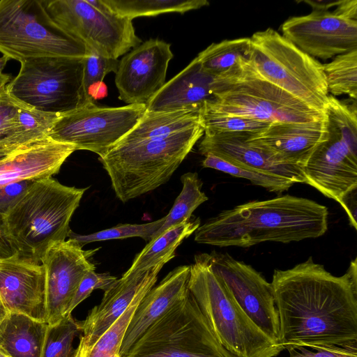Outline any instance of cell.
<instances>
[{
  "instance_id": "f546056e",
  "label": "cell",
  "mask_w": 357,
  "mask_h": 357,
  "mask_svg": "<svg viewBox=\"0 0 357 357\" xmlns=\"http://www.w3.org/2000/svg\"><path fill=\"white\" fill-rule=\"evenodd\" d=\"M181 181L183 184L182 190L176 198L169 213L165 216L164 224L156 231L152 239L172 227L188 220L195 209L208 199L202 190L203 183L197 173H185L181 176Z\"/></svg>"
},
{
  "instance_id": "b9f144b4",
  "label": "cell",
  "mask_w": 357,
  "mask_h": 357,
  "mask_svg": "<svg viewBox=\"0 0 357 357\" xmlns=\"http://www.w3.org/2000/svg\"><path fill=\"white\" fill-rule=\"evenodd\" d=\"M338 203H340L345 210L351 227L356 229L357 188L346 192L341 197Z\"/></svg>"
},
{
  "instance_id": "5bb4252c",
  "label": "cell",
  "mask_w": 357,
  "mask_h": 357,
  "mask_svg": "<svg viewBox=\"0 0 357 357\" xmlns=\"http://www.w3.org/2000/svg\"><path fill=\"white\" fill-rule=\"evenodd\" d=\"M282 36L313 58L327 60L357 49V1H338L335 8L313 9L281 25Z\"/></svg>"
},
{
  "instance_id": "603a6c76",
  "label": "cell",
  "mask_w": 357,
  "mask_h": 357,
  "mask_svg": "<svg viewBox=\"0 0 357 357\" xmlns=\"http://www.w3.org/2000/svg\"><path fill=\"white\" fill-rule=\"evenodd\" d=\"M190 271V266H177L144 296L126 331L120 349L121 357L153 324L188 295Z\"/></svg>"
},
{
  "instance_id": "ab89813d",
  "label": "cell",
  "mask_w": 357,
  "mask_h": 357,
  "mask_svg": "<svg viewBox=\"0 0 357 357\" xmlns=\"http://www.w3.org/2000/svg\"><path fill=\"white\" fill-rule=\"evenodd\" d=\"M36 181H22L0 187V214L5 215L21 199Z\"/></svg>"
},
{
  "instance_id": "ba28073f",
  "label": "cell",
  "mask_w": 357,
  "mask_h": 357,
  "mask_svg": "<svg viewBox=\"0 0 357 357\" xmlns=\"http://www.w3.org/2000/svg\"><path fill=\"white\" fill-rule=\"evenodd\" d=\"M0 52L21 62L48 56L84 58L91 50L54 22L42 0H1Z\"/></svg>"
},
{
  "instance_id": "e575fe53",
  "label": "cell",
  "mask_w": 357,
  "mask_h": 357,
  "mask_svg": "<svg viewBox=\"0 0 357 357\" xmlns=\"http://www.w3.org/2000/svg\"><path fill=\"white\" fill-rule=\"evenodd\" d=\"M79 332V321L71 314L48 324L40 357H74L73 342Z\"/></svg>"
},
{
  "instance_id": "74e56055",
  "label": "cell",
  "mask_w": 357,
  "mask_h": 357,
  "mask_svg": "<svg viewBox=\"0 0 357 357\" xmlns=\"http://www.w3.org/2000/svg\"><path fill=\"white\" fill-rule=\"evenodd\" d=\"M117 278L108 273H97L95 271L88 272L82 280L77 291L70 303L68 314L84 299L88 298L94 289H109L117 280Z\"/></svg>"
},
{
  "instance_id": "6da1fadb",
  "label": "cell",
  "mask_w": 357,
  "mask_h": 357,
  "mask_svg": "<svg viewBox=\"0 0 357 357\" xmlns=\"http://www.w3.org/2000/svg\"><path fill=\"white\" fill-rule=\"evenodd\" d=\"M271 284L283 350L357 345L356 258L335 276L310 257L275 270Z\"/></svg>"
},
{
  "instance_id": "d590c367",
  "label": "cell",
  "mask_w": 357,
  "mask_h": 357,
  "mask_svg": "<svg viewBox=\"0 0 357 357\" xmlns=\"http://www.w3.org/2000/svg\"><path fill=\"white\" fill-rule=\"evenodd\" d=\"M164 222L165 217L144 224H120L88 235H79L70 231L68 237L75 240L82 247L96 241L132 237H139L149 242Z\"/></svg>"
},
{
  "instance_id": "836d02e7",
  "label": "cell",
  "mask_w": 357,
  "mask_h": 357,
  "mask_svg": "<svg viewBox=\"0 0 357 357\" xmlns=\"http://www.w3.org/2000/svg\"><path fill=\"white\" fill-rule=\"evenodd\" d=\"M200 118L204 133H257L264 130L271 124L248 116L219 111L208 104H205L200 110Z\"/></svg>"
},
{
  "instance_id": "ee69618b",
  "label": "cell",
  "mask_w": 357,
  "mask_h": 357,
  "mask_svg": "<svg viewBox=\"0 0 357 357\" xmlns=\"http://www.w3.org/2000/svg\"><path fill=\"white\" fill-rule=\"evenodd\" d=\"M8 60L10 59L5 56L0 57V96L6 92V86L12 80L10 75L3 73V70Z\"/></svg>"
},
{
  "instance_id": "e0dca14e",
  "label": "cell",
  "mask_w": 357,
  "mask_h": 357,
  "mask_svg": "<svg viewBox=\"0 0 357 357\" xmlns=\"http://www.w3.org/2000/svg\"><path fill=\"white\" fill-rule=\"evenodd\" d=\"M173 56L170 44L158 39L133 48L119 61L116 72L119 98L128 105L146 104L165 85Z\"/></svg>"
},
{
  "instance_id": "9a60e30c",
  "label": "cell",
  "mask_w": 357,
  "mask_h": 357,
  "mask_svg": "<svg viewBox=\"0 0 357 357\" xmlns=\"http://www.w3.org/2000/svg\"><path fill=\"white\" fill-rule=\"evenodd\" d=\"M208 257L213 271L223 280L245 313L278 344L279 318L271 282L252 266L227 253L213 251Z\"/></svg>"
},
{
  "instance_id": "7dc6e473",
  "label": "cell",
  "mask_w": 357,
  "mask_h": 357,
  "mask_svg": "<svg viewBox=\"0 0 357 357\" xmlns=\"http://www.w3.org/2000/svg\"><path fill=\"white\" fill-rule=\"evenodd\" d=\"M0 357H7L3 353L0 351Z\"/></svg>"
},
{
  "instance_id": "f1b7e54d",
  "label": "cell",
  "mask_w": 357,
  "mask_h": 357,
  "mask_svg": "<svg viewBox=\"0 0 357 357\" xmlns=\"http://www.w3.org/2000/svg\"><path fill=\"white\" fill-rule=\"evenodd\" d=\"M118 15L131 20L162 13H184L209 5L206 0H103Z\"/></svg>"
},
{
  "instance_id": "484cf974",
  "label": "cell",
  "mask_w": 357,
  "mask_h": 357,
  "mask_svg": "<svg viewBox=\"0 0 357 357\" xmlns=\"http://www.w3.org/2000/svg\"><path fill=\"white\" fill-rule=\"evenodd\" d=\"M199 226V218L191 217L188 220L168 229L148 242L123 275L145 271L158 265L164 266L175 257V251L183 241Z\"/></svg>"
},
{
  "instance_id": "52a82bcc",
  "label": "cell",
  "mask_w": 357,
  "mask_h": 357,
  "mask_svg": "<svg viewBox=\"0 0 357 357\" xmlns=\"http://www.w3.org/2000/svg\"><path fill=\"white\" fill-rule=\"evenodd\" d=\"M250 38V64L258 75L324 112L329 95L322 63L271 28Z\"/></svg>"
},
{
  "instance_id": "ffe728a7",
  "label": "cell",
  "mask_w": 357,
  "mask_h": 357,
  "mask_svg": "<svg viewBox=\"0 0 357 357\" xmlns=\"http://www.w3.org/2000/svg\"><path fill=\"white\" fill-rule=\"evenodd\" d=\"M250 132L204 133L199 144L203 155L212 154L231 162L275 175L294 183H305L302 167L280 161L248 140Z\"/></svg>"
},
{
  "instance_id": "9c48e42d",
  "label": "cell",
  "mask_w": 357,
  "mask_h": 357,
  "mask_svg": "<svg viewBox=\"0 0 357 357\" xmlns=\"http://www.w3.org/2000/svg\"><path fill=\"white\" fill-rule=\"evenodd\" d=\"M20 63L19 73L6 86L7 93L20 103L58 115L89 103L83 58L48 56Z\"/></svg>"
},
{
  "instance_id": "d6a6232c",
  "label": "cell",
  "mask_w": 357,
  "mask_h": 357,
  "mask_svg": "<svg viewBox=\"0 0 357 357\" xmlns=\"http://www.w3.org/2000/svg\"><path fill=\"white\" fill-rule=\"evenodd\" d=\"M205 168H211L232 176L249 180L252 184L273 192H282L289 189L294 183L282 177L258 169L242 166L212 154H207L202 162Z\"/></svg>"
},
{
  "instance_id": "3957f363",
  "label": "cell",
  "mask_w": 357,
  "mask_h": 357,
  "mask_svg": "<svg viewBox=\"0 0 357 357\" xmlns=\"http://www.w3.org/2000/svg\"><path fill=\"white\" fill-rule=\"evenodd\" d=\"M204 134L200 123L166 137L118 143L98 159L126 203L166 183Z\"/></svg>"
},
{
  "instance_id": "cb8c5ba5",
  "label": "cell",
  "mask_w": 357,
  "mask_h": 357,
  "mask_svg": "<svg viewBox=\"0 0 357 357\" xmlns=\"http://www.w3.org/2000/svg\"><path fill=\"white\" fill-rule=\"evenodd\" d=\"M215 92V77L202 69L195 57L147 102L146 111H200L205 104L216 101Z\"/></svg>"
},
{
  "instance_id": "83f0119b",
  "label": "cell",
  "mask_w": 357,
  "mask_h": 357,
  "mask_svg": "<svg viewBox=\"0 0 357 357\" xmlns=\"http://www.w3.org/2000/svg\"><path fill=\"white\" fill-rule=\"evenodd\" d=\"M200 123V111L197 110L146 111L135 126L118 143L166 137Z\"/></svg>"
},
{
  "instance_id": "f6af8a7d",
  "label": "cell",
  "mask_w": 357,
  "mask_h": 357,
  "mask_svg": "<svg viewBox=\"0 0 357 357\" xmlns=\"http://www.w3.org/2000/svg\"><path fill=\"white\" fill-rule=\"evenodd\" d=\"M17 148L0 146V160L6 157L7 155H8L10 153L17 149Z\"/></svg>"
},
{
  "instance_id": "4316f807",
  "label": "cell",
  "mask_w": 357,
  "mask_h": 357,
  "mask_svg": "<svg viewBox=\"0 0 357 357\" xmlns=\"http://www.w3.org/2000/svg\"><path fill=\"white\" fill-rule=\"evenodd\" d=\"M250 38L224 40L212 43L197 55L202 69L215 78L241 73L250 62Z\"/></svg>"
},
{
  "instance_id": "277c9868",
  "label": "cell",
  "mask_w": 357,
  "mask_h": 357,
  "mask_svg": "<svg viewBox=\"0 0 357 357\" xmlns=\"http://www.w3.org/2000/svg\"><path fill=\"white\" fill-rule=\"evenodd\" d=\"M87 189L62 185L52 177L36 180L5 215L17 255L40 264L52 245L66 241L71 218Z\"/></svg>"
},
{
  "instance_id": "60d3db41",
  "label": "cell",
  "mask_w": 357,
  "mask_h": 357,
  "mask_svg": "<svg viewBox=\"0 0 357 357\" xmlns=\"http://www.w3.org/2000/svg\"><path fill=\"white\" fill-rule=\"evenodd\" d=\"M357 345L349 347L326 346L314 347V351L300 347L301 351L296 349L289 351L290 357H357Z\"/></svg>"
},
{
  "instance_id": "30bf717a",
  "label": "cell",
  "mask_w": 357,
  "mask_h": 357,
  "mask_svg": "<svg viewBox=\"0 0 357 357\" xmlns=\"http://www.w3.org/2000/svg\"><path fill=\"white\" fill-rule=\"evenodd\" d=\"M215 81L216 101L206 104L219 111L269 123L314 122L325 117L324 112L261 77L250 62L238 74Z\"/></svg>"
},
{
  "instance_id": "7a4b0ae2",
  "label": "cell",
  "mask_w": 357,
  "mask_h": 357,
  "mask_svg": "<svg viewBox=\"0 0 357 357\" xmlns=\"http://www.w3.org/2000/svg\"><path fill=\"white\" fill-rule=\"evenodd\" d=\"M328 216L324 205L287 194L221 211L196 229L195 241L241 248L268 241L297 242L323 236L328 229Z\"/></svg>"
},
{
  "instance_id": "8992f818",
  "label": "cell",
  "mask_w": 357,
  "mask_h": 357,
  "mask_svg": "<svg viewBox=\"0 0 357 357\" xmlns=\"http://www.w3.org/2000/svg\"><path fill=\"white\" fill-rule=\"evenodd\" d=\"M326 133L303 167L305 183L339 202L357 188V109L329 95L324 109Z\"/></svg>"
},
{
  "instance_id": "7bdbcfd3",
  "label": "cell",
  "mask_w": 357,
  "mask_h": 357,
  "mask_svg": "<svg viewBox=\"0 0 357 357\" xmlns=\"http://www.w3.org/2000/svg\"><path fill=\"white\" fill-rule=\"evenodd\" d=\"M17 255L8 236L5 215L0 214V259L11 257Z\"/></svg>"
},
{
  "instance_id": "bcb514c9",
  "label": "cell",
  "mask_w": 357,
  "mask_h": 357,
  "mask_svg": "<svg viewBox=\"0 0 357 357\" xmlns=\"http://www.w3.org/2000/svg\"><path fill=\"white\" fill-rule=\"evenodd\" d=\"M8 313V311L6 310V307H4L3 303L0 299V323L5 318Z\"/></svg>"
},
{
  "instance_id": "4fadbf2b",
  "label": "cell",
  "mask_w": 357,
  "mask_h": 357,
  "mask_svg": "<svg viewBox=\"0 0 357 357\" xmlns=\"http://www.w3.org/2000/svg\"><path fill=\"white\" fill-rule=\"evenodd\" d=\"M146 110V104L102 107L87 103L60 115L48 137L102 157L135 126Z\"/></svg>"
},
{
  "instance_id": "1f68e13d",
  "label": "cell",
  "mask_w": 357,
  "mask_h": 357,
  "mask_svg": "<svg viewBox=\"0 0 357 357\" xmlns=\"http://www.w3.org/2000/svg\"><path fill=\"white\" fill-rule=\"evenodd\" d=\"M59 116L40 112L24 105L18 112L15 128L6 146L17 148L47 138Z\"/></svg>"
},
{
  "instance_id": "d4e9b609",
  "label": "cell",
  "mask_w": 357,
  "mask_h": 357,
  "mask_svg": "<svg viewBox=\"0 0 357 357\" xmlns=\"http://www.w3.org/2000/svg\"><path fill=\"white\" fill-rule=\"evenodd\" d=\"M48 324L8 312L0 323V351L7 357H40Z\"/></svg>"
},
{
  "instance_id": "5b68a950",
  "label": "cell",
  "mask_w": 357,
  "mask_h": 357,
  "mask_svg": "<svg viewBox=\"0 0 357 357\" xmlns=\"http://www.w3.org/2000/svg\"><path fill=\"white\" fill-rule=\"evenodd\" d=\"M188 290L220 344L236 357H274L283 349L245 313L212 270L208 253L195 256Z\"/></svg>"
},
{
  "instance_id": "8fae6325",
  "label": "cell",
  "mask_w": 357,
  "mask_h": 357,
  "mask_svg": "<svg viewBox=\"0 0 357 357\" xmlns=\"http://www.w3.org/2000/svg\"><path fill=\"white\" fill-rule=\"evenodd\" d=\"M123 357H236L218 342L190 293L153 324Z\"/></svg>"
},
{
  "instance_id": "44dd1931",
  "label": "cell",
  "mask_w": 357,
  "mask_h": 357,
  "mask_svg": "<svg viewBox=\"0 0 357 357\" xmlns=\"http://www.w3.org/2000/svg\"><path fill=\"white\" fill-rule=\"evenodd\" d=\"M326 133L324 117L314 122L271 123L263 131L249 133L248 140L282 162L303 168Z\"/></svg>"
},
{
  "instance_id": "d6986e66",
  "label": "cell",
  "mask_w": 357,
  "mask_h": 357,
  "mask_svg": "<svg viewBox=\"0 0 357 357\" xmlns=\"http://www.w3.org/2000/svg\"><path fill=\"white\" fill-rule=\"evenodd\" d=\"M0 299L8 312L24 314L47 323L42 264L17 255L0 259Z\"/></svg>"
},
{
  "instance_id": "4dcf8cb0",
  "label": "cell",
  "mask_w": 357,
  "mask_h": 357,
  "mask_svg": "<svg viewBox=\"0 0 357 357\" xmlns=\"http://www.w3.org/2000/svg\"><path fill=\"white\" fill-rule=\"evenodd\" d=\"M328 93L333 96L357 97V49L337 55L323 64Z\"/></svg>"
},
{
  "instance_id": "ac0fdd59",
  "label": "cell",
  "mask_w": 357,
  "mask_h": 357,
  "mask_svg": "<svg viewBox=\"0 0 357 357\" xmlns=\"http://www.w3.org/2000/svg\"><path fill=\"white\" fill-rule=\"evenodd\" d=\"M163 265L130 275H123L107 291L98 305L84 321H79L82 335L74 357H86L100 337L125 312L140 295L146 294L155 284Z\"/></svg>"
},
{
  "instance_id": "7c38bea8",
  "label": "cell",
  "mask_w": 357,
  "mask_h": 357,
  "mask_svg": "<svg viewBox=\"0 0 357 357\" xmlns=\"http://www.w3.org/2000/svg\"><path fill=\"white\" fill-rule=\"evenodd\" d=\"M50 18L96 54L117 59L142 43L132 20L103 0H42Z\"/></svg>"
},
{
  "instance_id": "8d00e7d4",
  "label": "cell",
  "mask_w": 357,
  "mask_h": 357,
  "mask_svg": "<svg viewBox=\"0 0 357 357\" xmlns=\"http://www.w3.org/2000/svg\"><path fill=\"white\" fill-rule=\"evenodd\" d=\"M84 88L87 102L95 103L98 90L104 84V77L117 71L119 61L102 56L94 52L83 58Z\"/></svg>"
},
{
  "instance_id": "7402d4cb",
  "label": "cell",
  "mask_w": 357,
  "mask_h": 357,
  "mask_svg": "<svg viewBox=\"0 0 357 357\" xmlns=\"http://www.w3.org/2000/svg\"><path fill=\"white\" fill-rule=\"evenodd\" d=\"M75 151L49 137L22 145L0 160V187L52 177Z\"/></svg>"
},
{
  "instance_id": "2e32d148",
  "label": "cell",
  "mask_w": 357,
  "mask_h": 357,
  "mask_svg": "<svg viewBox=\"0 0 357 357\" xmlns=\"http://www.w3.org/2000/svg\"><path fill=\"white\" fill-rule=\"evenodd\" d=\"M72 238L55 243L41 259L45 277L47 324H54L68 315V310L77 289L96 266L90 260L100 249L83 250Z\"/></svg>"
},
{
  "instance_id": "c3c4849f",
  "label": "cell",
  "mask_w": 357,
  "mask_h": 357,
  "mask_svg": "<svg viewBox=\"0 0 357 357\" xmlns=\"http://www.w3.org/2000/svg\"><path fill=\"white\" fill-rule=\"evenodd\" d=\"M111 357H121V356L120 354H116V355L112 356Z\"/></svg>"
},
{
  "instance_id": "f35d334b",
  "label": "cell",
  "mask_w": 357,
  "mask_h": 357,
  "mask_svg": "<svg viewBox=\"0 0 357 357\" xmlns=\"http://www.w3.org/2000/svg\"><path fill=\"white\" fill-rule=\"evenodd\" d=\"M23 106L7 91L0 96V146L7 147L6 144L15 128L18 112Z\"/></svg>"
}]
</instances>
